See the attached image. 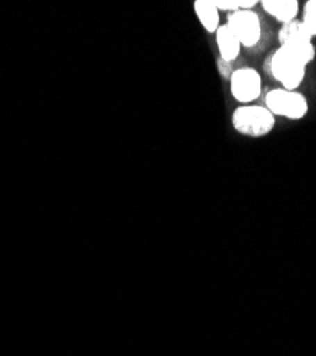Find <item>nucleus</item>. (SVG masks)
<instances>
[{"mask_svg":"<svg viewBox=\"0 0 316 356\" xmlns=\"http://www.w3.org/2000/svg\"><path fill=\"white\" fill-rule=\"evenodd\" d=\"M194 12L206 31L215 35L219 24V10L215 6L214 0H195Z\"/></svg>","mask_w":316,"mask_h":356,"instance_id":"nucleus-9","label":"nucleus"},{"mask_svg":"<svg viewBox=\"0 0 316 356\" xmlns=\"http://www.w3.org/2000/svg\"><path fill=\"white\" fill-rule=\"evenodd\" d=\"M233 97L241 104H251L263 93V77L252 67H241L234 70L229 79Z\"/></svg>","mask_w":316,"mask_h":356,"instance_id":"nucleus-6","label":"nucleus"},{"mask_svg":"<svg viewBox=\"0 0 316 356\" xmlns=\"http://www.w3.org/2000/svg\"><path fill=\"white\" fill-rule=\"evenodd\" d=\"M302 23L309 31V33L316 36V0H308L303 8V19Z\"/></svg>","mask_w":316,"mask_h":356,"instance_id":"nucleus-11","label":"nucleus"},{"mask_svg":"<svg viewBox=\"0 0 316 356\" xmlns=\"http://www.w3.org/2000/svg\"><path fill=\"white\" fill-rule=\"evenodd\" d=\"M271 76L286 90H297L306 74V65L294 53L279 46L268 62Z\"/></svg>","mask_w":316,"mask_h":356,"instance_id":"nucleus-2","label":"nucleus"},{"mask_svg":"<svg viewBox=\"0 0 316 356\" xmlns=\"http://www.w3.org/2000/svg\"><path fill=\"white\" fill-rule=\"evenodd\" d=\"M265 107L275 115L288 120H301L309 110L308 100L297 90L286 88H274L265 96Z\"/></svg>","mask_w":316,"mask_h":356,"instance_id":"nucleus-3","label":"nucleus"},{"mask_svg":"<svg viewBox=\"0 0 316 356\" xmlns=\"http://www.w3.org/2000/svg\"><path fill=\"white\" fill-rule=\"evenodd\" d=\"M263 9L282 24L297 20L299 3L297 0H263Z\"/></svg>","mask_w":316,"mask_h":356,"instance_id":"nucleus-8","label":"nucleus"},{"mask_svg":"<svg viewBox=\"0 0 316 356\" xmlns=\"http://www.w3.org/2000/svg\"><path fill=\"white\" fill-rule=\"evenodd\" d=\"M231 65L233 63H226V62L221 60V58L218 60V69H219V73L222 74L224 79H231V76L234 73V70L231 69Z\"/></svg>","mask_w":316,"mask_h":356,"instance_id":"nucleus-12","label":"nucleus"},{"mask_svg":"<svg viewBox=\"0 0 316 356\" xmlns=\"http://www.w3.org/2000/svg\"><path fill=\"white\" fill-rule=\"evenodd\" d=\"M281 47L290 50L308 66L315 57L313 36L309 33L302 20H294L291 23L282 24L278 33Z\"/></svg>","mask_w":316,"mask_h":356,"instance_id":"nucleus-4","label":"nucleus"},{"mask_svg":"<svg viewBox=\"0 0 316 356\" xmlns=\"http://www.w3.org/2000/svg\"><path fill=\"white\" fill-rule=\"evenodd\" d=\"M218 10H224L229 13L240 12V10H252L256 5H260L258 0H214Z\"/></svg>","mask_w":316,"mask_h":356,"instance_id":"nucleus-10","label":"nucleus"},{"mask_svg":"<svg viewBox=\"0 0 316 356\" xmlns=\"http://www.w3.org/2000/svg\"><path fill=\"white\" fill-rule=\"evenodd\" d=\"M215 42L218 46L221 60L226 63H234L241 53L242 46L231 29L226 24H221L215 32Z\"/></svg>","mask_w":316,"mask_h":356,"instance_id":"nucleus-7","label":"nucleus"},{"mask_svg":"<svg viewBox=\"0 0 316 356\" xmlns=\"http://www.w3.org/2000/svg\"><path fill=\"white\" fill-rule=\"evenodd\" d=\"M226 26L231 29L233 33L244 47H253L263 36L261 17L253 10H240L229 13Z\"/></svg>","mask_w":316,"mask_h":356,"instance_id":"nucleus-5","label":"nucleus"},{"mask_svg":"<svg viewBox=\"0 0 316 356\" xmlns=\"http://www.w3.org/2000/svg\"><path fill=\"white\" fill-rule=\"evenodd\" d=\"M231 122L237 133L260 138L272 133L276 124V117L265 106L242 104L234 110Z\"/></svg>","mask_w":316,"mask_h":356,"instance_id":"nucleus-1","label":"nucleus"}]
</instances>
